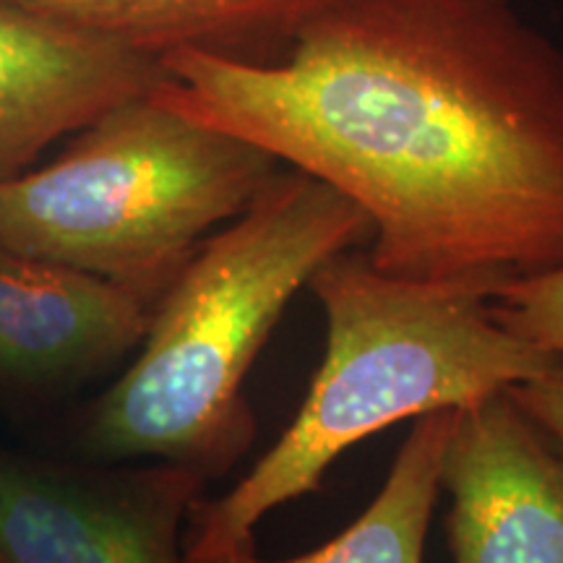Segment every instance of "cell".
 Here are the masks:
<instances>
[{"label":"cell","instance_id":"8992f818","mask_svg":"<svg viewBox=\"0 0 563 563\" xmlns=\"http://www.w3.org/2000/svg\"><path fill=\"white\" fill-rule=\"evenodd\" d=\"M439 485L454 563H563V443L509 389L456 407Z\"/></svg>","mask_w":563,"mask_h":563},{"label":"cell","instance_id":"7c38bea8","mask_svg":"<svg viewBox=\"0 0 563 563\" xmlns=\"http://www.w3.org/2000/svg\"><path fill=\"white\" fill-rule=\"evenodd\" d=\"M509 391L548 433L563 443V368L534 382L509 386Z\"/></svg>","mask_w":563,"mask_h":563},{"label":"cell","instance_id":"6da1fadb","mask_svg":"<svg viewBox=\"0 0 563 563\" xmlns=\"http://www.w3.org/2000/svg\"><path fill=\"white\" fill-rule=\"evenodd\" d=\"M287 42L178 47L152 91L355 201L378 272L490 300L563 266V53L509 0H332Z\"/></svg>","mask_w":563,"mask_h":563},{"label":"cell","instance_id":"277c9868","mask_svg":"<svg viewBox=\"0 0 563 563\" xmlns=\"http://www.w3.org/2000/svg\"><path fill=\"white\" fill-rule=\"evenodd\" d=\"M279 167L146 91L84 125L53 162L0 180V243L157 302Z\"/></svg>","mask_w":563,"mask_h":563},{"label":"cell","instance_id":"8fae6325","mask_svg":"<svg viewBox=\"0 0 563 563\" xmlns=\"http://www.w3.org/2000/svg\"><path fill=\"white\" fill-rule=\"evenodd\" d=\"M488 302L506 332L563 357V266L514 282Z\"/></svg>","mask_w":563,"mask_h":563},{"label":"cell","instance_id":"ba28073f","mask_svg":"<svg viewBox=\"0 0 563 563\" xmlns=\"http://www.w3.org/2000/svg\"><path fill=\"white\" fill-rule=\"evenodd\" d=\"M159 79L157 58L0 5V180Z\"/></svg>","mask_w":563,"mask_h":563},{"label":"cell","instance_id":"5b68a950","mask_svg":"<svg viewBox=\"0 0 563 563\" xmlns=\"http://www.w3.org/2000/svg\"><path fill=\"white\" fill-rule=\"evenodd\" d=\"M207 477L170 462H55L0 446V563H186Z\"/></svg>","mask_w":563,"mask_h":563},{"label":"cell","instance_id":"7a4b0ae2","mask_svg":"<svg viewBox=\"0 0 563 563\" xmlns=\"http://www.w3.org/2000/svg\"><path fill=\"white\" fill-rule=\"evenodd\" d=\"M368 241L355 201L282 165L154 302L139 357L84 412V456L228 475L256 439L243 384L258 352L313 274Z\"/></svg>","mask_w":563,"mask_h":563},{"label":"cell","instance_id":"9c48e42d","mask_svg":"<svg viewBox=\"0 0 563 563\" xmlns=\"http://www.w3.org/2000/svg\"><path fill=\"white\" fill-rule=\"evenodd\" d=\"M332 0H0L150 58L203 47L238 55V45L287 42Z\"/></svg>","mask_w":563,"mask_h":563},{"label":"cell","instance_id":"3957f363","mask_svg":"<svg viewBox=\"0 0 563 563\" xmlns=\"http://www.w3.org/2000/svg\"><path fill=\"white\" fill-rule=\"evenodd\" d=\"M327 319V352L290 428L235 488L194 506L186 563L256 548L266 514L321 488L323 475L368 435L456 410L563 368L493 319L488 298L378 272L344 251L308 282Z\"/></svg>","mask_w":563,"mask_h":563},{"label":"cell","instance_id":"30bf717a","mask_svg":"<svg viewBox=\"0 0 563 563\" xmlns=\"http://www.w3.org/2000/svg\"><path fill=\"white\" fill-rule=\"evenodd\" d=\"M452 420L454 410L415 418L382 490L361 517L329 543L285 561L262 559L256 548H251L207 563H422L428 525L441 493V454Z\"/></svg>","mask_w":563,"mask_h":563},{"label":"cell","instance_id":"52a82bcc","mask_svg":"<svg viewBox=\"0 0 563 563\" xmlns=\"http://www.w3.org/2000/svg\"><path fill=\"white\" fill-rule=\"evenodd\" d=\"M154 302L131 287L0 243V386L66 391L136 350Z\"/></svg>","mask_w":563,"mask_h":563}]
</instances>
